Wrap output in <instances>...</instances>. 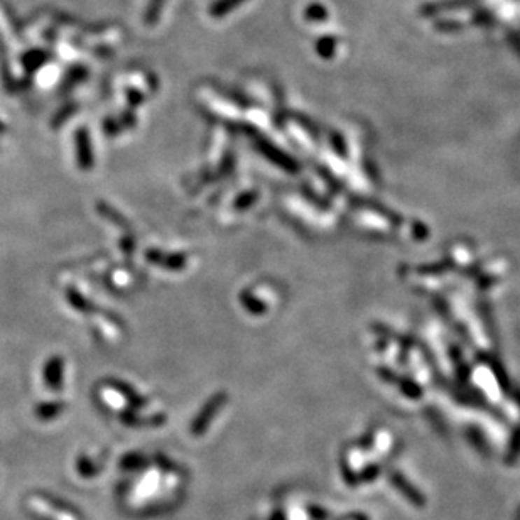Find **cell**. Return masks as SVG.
I'll return each instance as SVG.
<instances>
[{"mask_svg": "<svg viewBox=\"0 0 520 520\" xmlns=\"http://www.w3.org/2000/svg\"><path fill=\"white\" fill-rule=\"evenodd\" d=\"M392 482H394L397 486H400V489H404L402 491H404L405 495H407L409 498H411V500H414V502H417V505H421V497H419V495L416 493V491H412L414 489H412L411 485H409V486L405 485L404 478L400 477V475H392Z\"/></svg>", "mask_w": 520, "mask_h": 520, "instance_id": "cell-3", "label": "cell"}, {"mask_svg": "<svg viewBox=\"0 0 520 520\" xmlns=\"http://www.w3.org/2000/svg\"><path fill=\"white\" fill-rule=\"evenodd\" d=\"M241 2H245V0H216L210 12L213 17H222V15L228 14L230 10L237 9Z\"/></svg>", "mask_w": 520, "mask_h": 520, "instance_id": "cell-1", "label": "cell"}, {"mask_svg": "<svg viewBox=\"0 0 520 520\" xmlns=\"http://www.w3.org/2000/svg\"><path fill=\"white\" fill-rule=\"evenodd\" d=\"M61 405L59 404H46V405H39L38 409V416L41 419H52L59 414Z\"/></svg>", "mask_w": 520, "mask_h": 520, "instance_id": "cell-4", "label": "cell"}, {"mask_svg": "<svg viewBox=\"0 0 520 520\" xmlns=\"http://www.w3.org/2000/svg\"><path fill=\"white\" fill-rule=\"evenodd\" d=\"M306 17L309 20H323L326 19V10L323 9L321 6H311L308 10H306Z\"/></svg>", "mask_w": 520, "mask_h": 520, "instance_id": "cell-5", "label": "cell"}, {"mask_svg": "<svg viewBox=\"0 0 520 520\" xmlns=\"http://www.w3.org/2000/svg\"><path fill=\"white\" fill-rule=\"evenodd\" d=\"M162 2L164 0H153L150 3V9L147 12V22H155L159 17V12L162 9Z\"/></svg>", "mask_w": 520, "mask_h": 520, "instance_id": "cell-6", "label": "cell"}, {"mask_svg": "<svg viewBox=\"0 0 520 520\" xmlns=\"http://www.w3.org/2000/svg\"><path fill=\"white\" fill-rule=\"evenodd\" d=\"M38 497L43 498V500H46V502L49 503V505H52V507H56V509H59L61 512H66V514H71V515H78V510L75 509V507H73V505H68L66 502L59 500V498L52 497V495H49V493H43V491H39Z\"/></svg>", "mask_w": 520, "mask_h": 520, "instance_id": "cell-2", "label": "cell"}]
</instances>
